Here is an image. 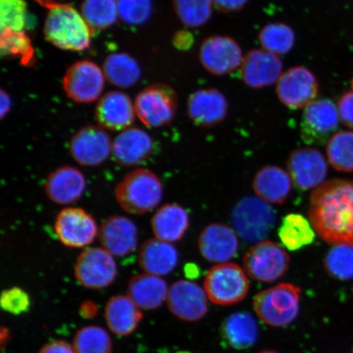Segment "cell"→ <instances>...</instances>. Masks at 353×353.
Masks as SVG:
<instances>
[{"label":"cell","mask_w":353,"mask_h":353,"mask_svg":"<svg viewBox=\"0 0 353 353\" xmlns=\"http://www.w3.org/2000/svg\"><path fill=\"white\" fill-rule=\"evenodd\" d=\"M259 353H279V352L274 351V350H264V351L260 352Z\"/></svg>","instance_id":"obj_51"},{"label":"cell","mask_w":353,"mask_h":353,"mask_svg":"<svg viewBox=\"0 0 353 353\" xmlns=\"http://www.w3.org/2000/svg\"><path fill=\"white\" fill-rule=\"evenodd\" d=\"M300 293L299 286L290 283L260 291L253 300L256 315L272 327H284L297 319Z\"/></svg>","instance_id":"obj_4"},{"label":"cell","mask_w":353,"mask_h":353,"mask_svg":"<svg viewBox=\"0 0 353 353\" xmlns=\"http://www.w3.org/2000/svg\"><path fill=\"white\" fill-rule=\"evenodd\" d=\"M295 41L294 30L282 22L265 25L259 33V41L263 50L277 56L289 54L294 47Z\"/></svg>","instance_id":"obj_33"},{"label":"cell","mask_w":353,"mask_h":353,"mask_svg":"<svg viewBox=\"0 0 353 353\" xmlns=\"http://www.w3.org/2000/svg\"><path fill=\"white\" fill-rule=\"evenodd\" d=\"M10 341V333L7 329L2 327L1 330V343L2 347H4V343H8Z\"/></svg>","instance_id":"obj_49"},{"label":"cell","mask_w":353,"mask_h":353,"mask_svg":"<svg viewBox=\"0 0 353 353\" xmlns=\"http://www.w3.org/2000/svg\"><path fill=\"white\" fill-rule=\"evenodd\" d=\"M276 92L281 103L291 110L305 108L316 100L319 83L305 66H294L281 74Z\"/></svg>","instance_id":"obj_11"},{"label":"cell","mask_w":353,"mask_h":353,"mask_svg":"<svg viewBox=\"0 0 353 353\" xmlns=\"http://www.w3.org/2000/svg\"><path fill=\"white\" fill-rule=\"evenodd\" d=\"M221 335L228 345L243 350L258 341L259 326L254 317L246 312H238L227 317L221 326Z\"/></svg>","instance_id":"obj_30"},{"label":"cell","mask_w":353,"mask_h":353,"mask_svg":"<svg viewBox=\"0 0 353 353\" xmlns=\"http://www.w3.org/2000/svg\"><path fill=\"white\" fill-rule=\"evenodd\" d=\"M198 245L202 257L207 261L224 263L235 257L239 241L235 231L228 225L212 223L203 229Z\"/></svg>","instance_id":"obj_21"},{"label":"cell","mask_w":353,"mask_h":353,"mask_svg":"<svg viewBox=\"0 0 353 353\" xmlns=\"http://www.w3.org/2000/svg\"><path fill=\"white\" fill-rule=\"evenodd\" d=\"M152 137L139 128H129L120 132L112 143V157L119 165L135 166L142 164L151 156Z\"/></svg>","instance_id":"obj_24"},{"label":"cell","mask_w":353,"mask_h":353,"mask_svg":"<svg viewBox=\"0 0 353 353\" xmlns=\"http://www.w3.org/2000/svg\"><path fill=\"white\" fill-rule=\"evenodd\" d=\"M28 6L25 0H0V26L3 30L26 32Z\"/></svg>","instance_id":"obj_40"},{"label":"cell","mask_w":353,"mask_h":353,"mask_svg":"<svg viewBox=\"0 0 353 353\" xmlns=\"http://www.w3.org/2000/svg\"><path fill=\"white\" fill-rule=\"evenodd\" d=\"M139 263L142 270L158 276L173 272L179 263V252L171 243L154 238L145 241L139 250Z\"/></svg>","instance_id":"obj_27"},{"label":"cell","mask_w":353,"mask_h":353,"mask_svg":"<svg viewBox=\"0 0 353 353\" xmlns=\"http://www.w3.org/2000/svg\"><path fill=\"white\" fill-rule=\"evenodd\" d=\"M278 236L286 249L296 251L311 245L315 240L316 232L310 221L303 215L290 214L282 220Z\"/></svg>","instance_id":"obj_32"},{"label":"cell","mask_w":353,"mask_h":353,"mask_svg":"<svg viewBox=\"0 0 353 353\" xmlns=\"http://www.w3.org/2000/svg\"><path fill=\"white\" fill-rule=\"evenodd\" d=\"M174 46L180 50H188L194 43L192 34L186 30L176 32L173 39Z\"/></svg>","instance_id":"obj_46"},{"label":"cell","mask_w":353,"mask_h":353,"mask_svg":"<svg viewBox=\"0 0 353 353\" xmlns=\"http://www.w3.org/2000/svg\"><path fill=\"white\" fill-rule=\"evenodd\" d=\"M39 4H41V6L48 8L51 6V4L55 3L54 0H35Z\"/></svg>","instance_id":"obj_50"},{"label":"cell","mask_w":353,"mask_h":353,"mask_svg":"<svg viewBox=\"0 0 353 353\" xmlns=\"http://www.w3.org/2000/svg\"><path fill=\"white\" fill-rule=\"evenodd\" d=\"M169 290L161 276L144 272L131 278L127 295L143 310H156L167 301Z\"/></svg>","instance_id":"obj_28"},{"label":"cell","mask_w":353,"mask_h":353,"mask_svg":"<svg viewBox=\"0 0 353 353\" xmlns=\"http://www.w3.org/2000/svg\"><path fill=\"white\" fill-rule=\"evenodd\" d=\"M101 248L113 256H126L137 249L139 230L132 220L123 216H110L101 223L99 231Z\"/></svg>","instance_id":"obj_20"},{"label":"cell","mask_w":353,"mask_h":353,"mask_svg":"<svg viewBox=\"0 0 353 353\" xmlns=\"http://www.w3.org/2000/svg\"><path fill=\"white\" fill-rule=\"evenodd\" d=\"M287 169L295 186L302 191L320 187L328 173L323 154L312 148L294 150L287 160Z\"/></svg>","instance_id":"obj_16"},{"label":"cell","mask_w":353,"mask_h":353,"mask_svg":"<svg viewBox=\"0 0 353 353\" xmlns=\"http://www.w3.org/2000/svg\"><path fill=\"white\" fill-rule=\"evenodd\" d=\"M105 77L103 70L91 61L83 60L70 65L63 85L70 99L79 103H92L103 94Z\"/></svg>","instance_id":"obj_12"},{"label":"cell","mask_w":353,"mask_h":353,"mask_svg":"<svg viewBox=\"0 0 353 353\" xmlns=\"http://www.w3.org/2000/svg\"><path fill=\"white\" fill-rule=\"evenodd\" d=\"M339 121L337 105L330 99H316L304 108L300 135L308 145H323L337 130Z\"/></svg>","instance_id":"obj_10"},{"label":"cell","mask_w":353,"mask_h":353,"mask_svg":"<svg viewBox=\"0 0 353 353\" xmlns=\"http://www.w3.org/2000/svg\"><path fill=\"white\" fill-rule=\"evenodd\" d=\"M352 91H353V79H352Z\"/></svg>","instance_id":"obj_52"},{"label":"cell","mask_w":353,"mask_h":353,"mask_svg":"<svg viewBox=\"0 0 353 353\" xmlns=\"http://www.w3.org/2000/svg\"><path fill=\"white\" fill-rule=\"evenodd\" d=\"M208 296L204 289L189 280H179L170 286L167 305L172 314L181 321L195 322L206 316Z\"/></svg>","instance_id":"obj_14"},{"label":"cell","mask_w":353,"mask_h":353,"mask_svg":"<svg viewBox=\"0 0 353 353\" xmlns=\"http://www.w3.org/2000/svg\"><path fill=\"white\" fill-rule=\"evenodd\" d=\"M249 0H213L214 6L223 12H235L242 10Z\"/></svg>","instance_id":"obj_44"},{"label":"cell","mask_w":353,"mask_h":353,"mask_svg":"<svg viewBox=\"0 0 353 353\" xmlns=\"http://www.w3.org/2000/svg\"><path fill=\"white\" fill-rule=\"evenodd\" d=\"M330 165L344 173L353 172V132L339 131L331 137L326 145Z\"/></svg>","instance_id":"obj_36"},{"label":"cell","mask_w":353,"mask_h":353,"mask_svg":"<svg viewBox=\"0 0 353 353\" xmlns=\"http://www.w3.org/2000/svg\"><path fill=\"white\" fill-rule=\"evenodd\" d=\"M0 305L3 311L12 315L19 316L30 310L32 300L23 289L20 287H12L3 291L0 297Z\"/></svg>","instance_id":"obj_42"},{"label":"cell","mask_w":353,"mask_h":353,"mask_svg":"<svg viewBox=\"0 0 353 353\" xmlns=\"http://www.w3.org/2000/svg\"><path fill=\"white\" fill-rule=\"evenodd\" d=\"M99 306L94 302L87 300L83 302L79 307V313L83 319H94L99 314Z\"/></svg>","instance_id":"obj_47"},{"label":"cell","mask_w":353,"mask_h":353,"mask_svg":"<svg viewBox=\"0 0 353 353\" xmlns=\"http://www.w3.org/2000/svg\"><path fill=\"white\" fill-rule=\"evenodd\" d=\"M103 70L110 83L123 88L135 85L142 74L138 61L125 52H114L108 56Z\"/></svg>","instance_id":"obj_31"},{"label":"cell","mask_w":353,"mask_h":353,"mask_svg":"<svg viewBox=\"0 0 353 353\" xmlns=\"http://www.w3.org/2000/svg\"><path fill=\"white\" fill-rule=\"evenodd\" d=\"M324 267L334 279L342 281L353 279V247L334 246L325 255Z\"/></svg>","instance_id":"obj_39"},{"label":"cell","mask_w":353,"mask_h":353,"mask_svg":"<svg viewBox=\"0 0 353 353\" xmlns=\"http://www.w3.org/2000/svg\"><path fill=\"white\" fill-rule=\"evenodd\" d=\"M104 316L109 330L121 337L134 333L143 319L142 309L128 295L123 294L108 300Z\"/></svg>","instance_id":"obj_25"},{"label":"cell","mask_w":353,"mask_h":353,"mask_svg":"<svg viewBox=\"0 0 353 353\" xmlns=\"http://www.w3.org/2000/svg\"><path fill=\"white\" fill-rule=\"evenodd\" d=\"M39 353H76L72 346L63 341H54L44 345Z\"/></svg>","instance_id":"obj_45"},{"label":"cell","mask_w":353,"mask_h":353,"mask_svg":"<svg viewBox=\"0 0 353 353\" xmlns=\"http://www.w3.org/2000/svg\"><path fill=\"white\" fill-rule=\"evenodd\" d=\"M290 257L283 247L270 241L257 243L245 254L243 265L251 279L272 283L288 272Z\"/></svg>","instance_id":"obj_7"},{"label":"cell","mask_w":353,"mask_h":353,"mask_svg":"<svg viewBox=\"0 0 353 353\" xmlns=\"http://www.w3.org/2000/svg\"><path fill=\"white\" fill-rule=\"evenodd\" d=\"M12 103L11 98L6 91H1V118H3L6 114L10 112Z\"/></svg>","instance_id":"obj_48"},{"label":"cell","mask_w":353,"mask_h":353,"mask_svg":"<svg viewBox=\"0 0 353 353\" xmlns=\"http://www.w3.org/2000/svg\"><path fill=\"white\" fill-rule=\"evenodd\" d=\"M308 218L327 244L353 247V181L331 179L309 198Z\"/></svg>","instance_id":"obj_1"},{"label":"cell","mask_w":353,"mask_h":353,"mask_svg":"<svg viewBox=\"0 0 353 353\" xmlns=\"http://www.w3.org/2000/svg\"><path fill=\"white\" fill-rule=\"evenodd\" d=\"M204 286L210 301L219 306L240 303L250 291L244 269L232 263H219L212 268L205 278Z\"/></svg>","instance_id":"obj_6"},{"label":"cell","mask_w":353,"mask_h":353,"mask_svg":"<svg viewBox=\"0 0 353 353\" xmlns=\"http://www.w3.org/2000/svg\"><path fill=\"white\" fill-rule=\"evenodd\" d=\"M176 17L189 28L205 26L213 15V0H173Z\"/></svg>","instance_id":"obj_38"},{"label":"cell","mask_w":353,"mask_h":353,"mask_svg":"<svg viewBox=\"0 0 353 353\" xmlns=\"http://www.w3.org/2000/svg\"><path fill=\"white\" fill-rule=\"evenodd\" d=\"M337 108L341 121L344 125L353 129V91L347 92L341 96Z\"/></svg>","instance_id":"obj_43"},{"label":"cell","mask_w":353,"mask_h":353,"mask_svg":"<svg viewBox=\"0 0 353 353\" xmlns=\"http://www.w3.org/2000/svg\"><path fill=\"white\" fill-rule=\"evenodd\" d=\"M179 353H187V352H179Z\"/></svg>","instance_id":"obj_53"},{"label":"cell","mask_w":353,"mask_h":353,"mask_svg":"<svg viewBox=\"0 0 353 353\" xmlns=\"http://www.w3.org/2000/svg\"><path fill=\"white\" fill-rule=\"evenodd\" d=\"M57 237L70 248H83L92 244L99 229L90 214L81 208H65L57 214L55 224Z\"/></svg>","instance_id":"obj_15"},{"label":"cell","mask_w":353,"mask_h":353,"mask_svg":"<svg viewBox=\"0 0 353 353\" xmlns=\"http://www.w3.org/2000/svg\"><path fill=\"white\" fill-rule=\"evenodd\" d=\"M187 110L189 118L195 125L212 128L226 119L228 101L223 92L216 88H202L189 97Z\"/></svg>","instance_id":"obj_19"},{"label":"cell","mask_w":353,"mask_h":353,"mask_svg":"<svg viewBox=\"0 0 353 353\" xmlns=\"http://www.w3.org/2000/svg\"><path fill=\"white\" fill-rule=\"evenodd\" d=\"M0 51L3 57L17 59L21 65L32 66L35 63L32 39L26 32L3 30L0 37Z\"/></svg>","instance_id":"obj_34"},{"label":"cell","mask_w":353,"mask_h":353,"mask_svg":"<svg viewBox=\"0 0 353 353\" xmlns=\"http://www.w3.org/2000/svg\"><path fill=\"white\" fill-rule=\"evenodd\" d=\"M163 197L160 179L154 172L138 169L127 174L116 188L121 208L131 214H145L156 209Z\"/></svg>","instance_id":"obj_3"},{"label":"cell","mask_w":353,"mask_h":353,"mask_svg":"<svg viewBox=\"0 0 353 353\" xmlns=\"http://www.w3.org/2000/svg\"><path fill=\"white\" fill-rule=\"evenodd\" d=\"M136 116L135 105L121 91L109 92L101 97L96 108V118L101 127L112 131L130 128Z\"/></svg>","instance_id":"obj_22"},{"label":"cell","mask_w":353,"mask_h":353,"mask_svg":"<svg viewBox=\"0 0 353 353\" xmlns=\"http://www.w3.org/2000/svg\"><path fill=\"white\" fill-rule=\"evenodd\" d=\"M119 19L126 25H143L152 15V0H117Z\"/></svg>","instance_id":"obj_41"},{"label":"cell","mask_w":353,"mask_h":353,"mask_svg":"<svg viewBox=\"0 0 353 353\" xmlns=\"http://www.w3.org/2000/svg\"><path fill=\"white\" fill-rule=\"evenodd\" d=\"M86 188L82 172L70 165H63L48 174L44 190L48 198L57 205H70L81 198Z\"/></svg>","instance_id":"obj_23"},{"label":"cell","mask_w":353,"mask_h":353,"mask_svg":"<svg viewBox=\"0 0 353 353\" xmlns=\"http://www.w3.org/2000/svg\"><path fill=\"white\" fill-rule=\"evenodd\" d=\"M239 69L243 82L258 90L274 85L279 81L283 74V63L280 56L262 48L247 52Z\"/></svg>","instance_id":"obj_18"},{"label":"cell","mask_w":353,"mask_h":353,"mask_svg":"<svg viewBox=\"0 0 353 353\" xmlns=\"http://www.w3.org/2000/svg\"><path fill=\"white\" fill-rule=\"evenodd\" d=\"M76 353H112V337L99 325H87L79 329L73 339Z\"/></svg>","instance_id":"obj_35"},{"label":"cell","mask_w":353,"mask_h":353,"mask_svg":"<svg viewBox=\"0 0 353 353\" xmlns=\"http://www.w3.org/2000/svg\"><path fill=\"white\" fill-rule=\"evenodd\" d=\"M43 34L52 46L66 51L81 52L90 48L92 29L73 6L54 3L48 8Z\"/></svg>","instance_id":"obj_2"},{"label":"cell","mask_w":353,"mask_h":353,"mask_svg":"<svg viewBox=\"0 0 353 353\" xmlns=\"http://www.w3.org/2000/svg\"><path fill=\"white\" fill-rule=\"evenodd\" d=\"M253 188L256 195L268 204L282 205L290 195L292 179L280 167L265 166L255 174Z\"/></svg>","instance_id":"obj_26"},{"label":"cell","mask_w":353,"mask_h":353,"mask_svg":"<svg viewBox=\"0 0 353 353\" xmlns=\"http://www.w3.org/2000/svg\"><path fill=\"white\" fill-rule=\"evenodd\" d=\"M74 276L85 288L103 290L117 276V265L112 254L100 247L83 250L74 268Z\"/></svg>","instance_id":"obj_9"},{"label":"cell","mask_w":353,"mask_h":353,"mask_svg":"<svg viewBox=\"0 0 353 353\" xmlns=\"http://www.w3.org/2000/svg\"><path fill=\"white\" fill-rule=\"evenodd\" d=\"M231 220L238 235L246 242L266 239L276 223L274 209L259 197L246 196L234 206Z\"/></svg>","instance_id":"obj_5"},{"label":"cell","mask_w":353,"mask_h":353,"mask_svg":"<svg viewBox=\"0 0 353 353\" xmlns=\"http://www.w3.org/2000/svg\"><path fill=\"white\" fill-rule=\"evenodd\" d=\"M136 114L143 125L160 128L174 120L178 99L174 90L165 85L145 88L137 96L134 101Z\"/></svg>","instance_id":"obj_8"},{"label":"cell","mask_w":353,"mask_h":353,"mask_svg":"<svg viewBox=\"0 0 353 353\" xmlns=\"http://www.w3.org/2000/svg\"><path fill=\"white\" fill-rule=\"evenodd\" d=\"M244 55L239 43L227 35H212L202 42L199 60L207 72L225 76L240 68Z\"/></svg>","instance_id":"obj_13"},{"label":"cell","mask_w":353,"mask_h":353,"mask_svg":"<svg viewBox=\"0 0 353 353\" xmlns=\"http://www.w3.org/2000/svg\"><path fill=\"white\" fill-rule=\"evenodd\" d=\"M81 14L92 30H105L119 19L117 0H83Z\"/></svg>","instance_id":"obj_37"},{"label":"cell","mask_w":353,"mask_h":353,"mask_svg":"<svg viewBox=\"0 0 353 353\" xmlns=\"http://www.w3.org/2000/svg\"><path fill=\"white\" fill-rule=\"evenodd\" d=\"M189 215L183 207L168 204L159 209L152 219L157 239L173 243L182 239L189 228Z\"/></svg>","instance_id":"obj_29"},{"label":"cell","mask_w":353,"mask_h":353,"mask_svg":"<svg viewBox=\"0 0 353 353\" xmlns=\"http://www.w3.org/2000/svg\"><path fill=\"white\" fill-rule=\"evenodd\" d=\"M112 143L103 127L88 125L74 134L70 143V152L78 164L98 166L112 153Z\"/></svg>","instance_id":"obj_17"},{"label":"cell","mask_w":353,"mask_h":353,"mask_svg":"<svg viewBox=\"0 0 353 353\" xmlns=\"http://www.w3.org/2000/svg\"><path fill=\"white\" fill-rule=\"evenodd\" d=\"M352 353H353V352H352Z\"/></svg>","instance_id":"obj_54"}]
</instances>
